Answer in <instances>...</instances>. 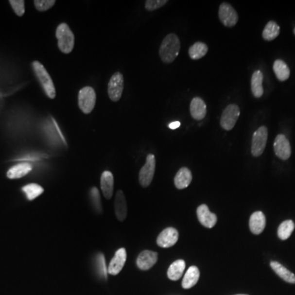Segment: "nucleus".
I'll use <instances>...</instances> for the list:
<instances>
[{
	"label": "nucleus",
	"instance_id": "nucleus-17",
	"mask_svg": "<svg viewBox=\"0 0 295 295\" xmlns=\"http://www.w3.org/2000/svg\"><path fill=\"white\" fill-rule=\"evenodd\" d=\"M114 207H115L116 217L120 222H123L127 216V204H126L125 194L121 191H118L117 192Z\"/></svg>",
	"mask_w": 295,
	"mask_h": 295
},
{
	"label": "nucleus",
	"instance_id": "nucleus-2",
	"mask_svg": "<svg viewBox=\"0 0 295 295\" xmlns=\"http://www.w3.org/2000/svg\"><path fill=\"white\" fill-rule=\"evenodd\" d=\"M32 68L46 95L51 100L54 99L56 97L54 84L44 65L38 61H34L32 63Z\"/></svg>",
	"mask_w": 295,
	"mask_h": 295
},
{
	"label": "nucleus",
	"instance_id": "nucleus-26",
	"mask_svg": "<svg viewBox=\"0 0 295 295\" xmlns=\"http://www.w3.org/2000/svg\"><path fill=\"white\" fill-rule=\"evenodd\" d=\"M208 51V47L205 43L196 42L189 49V55L191 59L199 60L200 58H204Z\"/></svg>",
	"mask_w": 295,
	"mask_h": 295
},
{
	"label": "nucleus",
	"instance_id": "nucleus-9",
	"mask_svg": "<svg viewBox=\"0 0 295 295\" xmlns=\"http://www.w3.org/2000/svg\"><path fill=\"white\" fill-rule=\"evenodd\" d=\"M220 21L226 27H233L237 24L239 17L235 8L230 3H222L219 7L218 12Z\"/></svg>",
	"mask_w": 295,
	"mask_h": 295
},
{
	"label": "nucleus",
	"instance_id": "nucleus-12",
	"mask_svg": "<svg viewBox=\"0 0 295 295\" xmlns=\"http://www.w3.org/2000/svg\"><path fill=\"white\" fill-rule=\"evenodd\" d=\"M197 217L199 222L204 227L212 229L217 224V217L216 214L210 212L208 207L206 204H202L197 208Z\"/></svg>",
	"mask_w": 295,
	"mask_h": 295
},
{
	"label": "nucleus",
	"instance_id": "nucleus-23",
	"mask_svg": "<svg viewBox=\"0 0 295 295\" xmlns=\"http://www.w3.org/2000/svg\"><path fill=\"white\" fill-rule=\"evenodd\" d=\"M32 165L27 162H22L11 167L7 173V176L9 179H18L27 175L28 173L32 172Z\"/></svg>",
	"mask_w": 295,
	"mask_h": 295
},
{
	"label": "nucleus",
	"instance_id": "nucleus-27",
	"mask_svg": "<svg viewBox=\"0 0 295 295\" xmlns=\"http://www.w3.org/2000/svg\"><path fill=\"white\" fill-rule=\"evenodd\" d=\"M279 31L280 28L279 25L276 21H270L264 28L262 32V38L267 41H272L279 35Z\"/></svg>",
	"mask_w": 295,
	"mask_h": 295
},
{
	"label": "nucleus",
	"instance_id": "nucleus-8",
	"mask_svg": "<svg viewBox=\"0 0 295 295\" xmlns=\"http://www.w3.org/2000/svg\"><path fill=\"white\" fill-rule=\"evenodd\" d=\"M124 89V78L122 74L118 71L112 75L108 82L107 93L112 102H118L122 95Z\"/></svg>",
	"mask_w": 295,
	"mask_h": 295
},
{
	"label": "nucleus",
	"instance_id": "nucleus-16",
	"mask_svg": "<svg viewBox=\"0 0 295 295\" xmlns=\"http://www.w3.org/2000/svg\"><path fill=\"white\" fill-rule=\"evenodd\" d=\"M190 111L192 118L194 120H204L207 114L206 104L201 98L195 97L191 102Z\"/></svg>",
	"mask_w": 295,
	"mask_h": 295
},
{
	"label": "nucleus",
	"instance_id": "nucleus-7",
	"mask_svg": "<svg viewBox=\"0 0 295 295\" xmlns=\"http://www.w3.org/2000/svg\"><path fill=\"white\" fill-rule=\"evenodd\" d=\"M268 138V131L266 126H261L254 132L252 139L251 152L254 157H259L263 154Z\"/></svg>",
	"mask_w": 295,
	"mask_h": 295
},
{
	"label": "nucleus",
	"instance_id": "nucleus-22",
	"mask_svg": "<svg viewBox=\"0 0 295 295\" xmlns=\"http://www.w3.org/2000/svg\"><path fill=\"white\" fill-rule=\"evenodd\" d=\"M270 266L272 270L276 272L277 276H279L281 279H284L286 282L290 284H295V275L289 270L278 262V261H272L270 263Z\"/></svg>",
	"mask_w": 295,
	"mask_h": 295
},
{
	"label": "nucleus",
	"instance_id": "nucleus-13",
	"mask_svg": "<svg viewBox=\"0 0 295 295\" xmlns=\"http://www.w3.org/2000/svg\"><path fill=\"white\" fill-rule=\"evenodd\" d=\"M126 261V250L124 248H121L116 252L115 256L111 260L107 272L112 276H117L122 270L123 266Z\"/></svg>",
	"mask_w": 295,
	"mask_h": 295
},
{
	"label": "nucleus",
	"instance_id": "nucleus-4",
	"mask_svg": "<svg viewBox=\"0 0 295 295\" xmlns=\"http://www.w3.org/2000/svg\"><path fill=\"white\" fill-rule=\"evenodd\" d=\"M95 104H96V93L92 87H84L79 91V107L85 114L90 113L94 110Z\"/></svg>",
	"mask_w": 295,
	"mask_h": 295
},
{
	"label": "nucleus",
	"instance_id": "nucleus-3",
	"mask_svg": "<svg viewBox=\"0 0 295 295\" xmlns=\"http://www.w3.org/2000/svg\"><path fill=\"white\" fill-rule=\"evenodd\" d=\"M58 49L63 53H70L73 50L75 36L67 23H61L56 30Z\"/></svg>",
	"mask_w": 295,
	"mask_h": 295
},
{
	"label": "nucleus",
	"instance_id": "nucleus-30",
	"mask_svg": "<svg viewBox=\"0 0 295 295\" xmlns=\"http://www.w3.org/2000/svg\"><path fill=\"white\" fill-rule=\"evenodd\" d=\"M56 3L55 0H35V7L39 12H45Z\"/></svg>",
	"mask_w": 295,
	"mask_h": 295
},
{
	"label": "nucleus",
	"instance_id": "nucleus-31",
	"mask_svg": "<svg viewBox=\"0 0 295 295\" xmlns=\"http://www.w3.org/2000/svg\"><path fill=\"white\" fill-rule=\"evenodd\" d=\"M90 198H91L92 203L94 204V208H96L97 211L99 212H101V210H102L101 199H100V192L96 187H93L90 190Z\"/></svg>",
	"mask_w": 295,
	"mask_h": 295
},
{
	"label": "nucleus",
	"instance_id": "nucleus-15",
	"mask_svg": "<svg viewBox=\"0 0 295 295\" xmlns=\"http://www.w3.org/2000/svg\"><path fill=\"white\" fill-rule=\"evenodd\" d=\"M266 227V217L263 212H255L249 218V229L254 235H260Z\"/></svg>",
	"mask_w": 295,
	"mask_h": 295
},
{
	"label": "nucleus",
	"instance_id": "nucleus-32",
	"mask_svg": "<svg viewBox=\"0 0 295 295\" xmlns=\"http://www.w3.org/2000/svg\"><path fill=\"white\" fill-rule=\"evenodd\" d=\"M9 3L17 16H23L25 13V2L23 0H10Z\"/></svg>",
	"mask_w": 295,
	"mask_h": 295
},
{
	"label": "nucleus",
	"instance_id": "nucleus-6",
	"mask_svg": "<svg viewBox=\"0 0 295 295\" xmlns=\"http://www.w3.org/2000/svg\"><path fill=\"white\" fill-rule=\"evenodd\" d=\"M241 115V109L236 104L228 105L222 112L221 118V126L226 131H231L235 127L238 119Z\"/></svg>",
	"mask_w": 295,
	"mask_h": 295
},
{
	"label": "nucleus",
	"instance_id": "nucleus-19",
	"mask_svg": "<svg viewBox=\"0 0 295 295\" xmlns=\"http://www.w3.org/2000/svg\"><path fill=\"white\" fill-rule=\"evenodd\" d=\"M101 190L103 194L107 199L112 198L113 193V187H114V178L112 173L108 171H105L101 175Z\"/></svg>",
	"mask_w": 295,
	"mask_h": 295
},
{
	"label": "nucleus",
	"instance_id": "nucleus-10",
	"mask_svg": "<svg viewBox=\"0 0 295 295\" xmlns=\"http://www.w3.org/2000/svg\"><path fill=\"white\" fill-rule=\"evenodd\" d=\"M179 232L175 228L167 227L160 233L157 239V245L161 248H171L177 243Z\"/></svg>",
	"mask_w": 295,
	"mask_h": 295
},
{
	"label": "nucleus",
	"instance_id": "nucleus-34",
	"mask_svg": "<svg viewBox=\"0 0 295 295\" xmlns=\"http://www.w3.org/2000/svg\"><path fill=\"white\" fill-rule=\"evenodd\" d=\"M96 266L99 272L105 278L107 277V270L105 265V259L102 254H98L96 257Z\"/></svg>",
	"mask_w": 295,
	"mask_h": 295
},
{
	"label": "nucleus",
	"instance_id": "nucleus-36",
	"mask_svg": "<svg viewBox=\"0 0 295 295\" xmlns=\"http://www.w3.org/2000/svg\"><path fill=\"white\" fill-rule=\"evenodd\" d=\"M294 34L295 35V29H294Z\"/></svg>",
	"mask_w": 295,
	"mask_h": 295
},
{
	"label": "nucleus",
	"instance_id": "nucleus-21",
	"mask_svg": "<svg viewBox=\"0 0 295 295\" xmlns=\"http://www.w3.org/2000/svg\"><path fill=\"white\" fill-rule=\"evenodd\" d=\"M262 81H263V74L260 70L254 71L251 78V90L255 98L259 99L261 98L263 94V87H262Z\"/></svg>",
	"mask_w": 295,
	"mask_h": 295
},
{
	"label": "nucleus",
	"instance_id": "nucleus-1",
	"mask_svg": "<svg viewBox=\"0 0 295 295\" xmlns=\"http://www.w3.org/2000/svg\"><path fill=\"white\" fill-rule=\"evenodd\" d=\"M180 50L179 37L175 34L167 35L162 40L159 49V56L164 63H172L177 58Z\"/></svg>",
	"mask_w": 295,
	"mask_h": 295
},
{
	"label": "nucleus",
	"instance_id": "nucleus-5",
	"mask_svg": "<svg viewBox=\"0 0 295 295\" xmlns=\"http://www.w3.org/2000/svg\"><path fill=\"white\" fill-rule=\"evenodd\" d=\"M156 169V159L154 154H149L147 156L146 162L143 166L139 173V181L142 187L146 188L150 186L154 179V173Z\"/></svg>",
	"mask_w": 295,
	"mask_h": 295
},
{
	"label": "nucleus",
	"instance_id": "nucleus-14",
	"mask_svg": "<svg viewBox=\"0 0 295 295\" xmlns=\"http://www.w3.org/2000/svg\"><path fill=\"white\" fill-rule=\"evenodd\" d=\"M157 261V254L154 251L144 250L141 252L136 260L139 269L147 271L152 268Z\"/></svg>",
	"mask_w": 295,
	"mask_h": 295
},
{
	"label": "nucleus",
	"instance_id": "nucleus-24",
	"mask_svg": "<svg viewBox=\"0 0 295 295\" xmlns=\"http://www.w3.org/2000/svg\"><path fill=\"white\" fill-rule=\"evenodd\" d=\"M186 269V261L182 259H179L171 264L167 270V277L173 281L180 279Z\"/></svg>",
	"mask_w": 295,
	"mask_h": 295
},
{
	"label": "nucleus",
	"instance_id": "nucleus-33",
	"mask_svg": "<svg viewBox=\"0 0 295 295\" xmlns=\"http://www.w3.org/2000/svg\"><path fill=\"white\" fill-rule=\"evenodd\" d=\"M167 2V0H147L145 2V9L149 12L157 10L166 5Z\"/></svg>",
	"mask_w": 295,
	"mask_h": 295
},
{
	"label": "nucleus",
	"instance_id": "nucleus-11",
	"mask_svg": "<svg viewBox=\"0 0 295 295\" xmlns=\"http://www.w3.org/2000/svg\"><path fill=\"white\" fill-rule=\"evenodd\" d=\"M274 151L277 157L281 160H287L291 155L290 142L285 135H278L274 142Z\"/></svg>",
	"mask_w": 295,
	"mask_h": 295
},
{
	"label": "nucleus",
	"instance_id": "nucleus-20",
	"mask_svg": "<svg viewBox=\"0 0 295 295\" xmlns=\"http://www.w3.org/2000/svg\"><path fill=\"white\" fill-rule=\"evenodd\" d=\"M200 277L199 269L195 266H191L184 276L182 287L186 290L193 287L198 283Z\"/></svg>",
	"mask_w": 295,
	"mask_h": 295
},
{
	"label": "nucleus",
	"instance_id": "nucleus-29",
	"mask_svg": "<svg viewBox=\"0 0 295 295\" xmlns=\"http://www.w3.org/2000/svg\"><path fill=\"white\" fill-rule=\"evenodd\" d=\"M22 191L26 194L27 199L32 201L44 193V189L38 184L32 183L24 186Z\"/></svg>",
	"mask_w": 295,
	"mask_h": 295
},
{
	"label": "nucleus",
	"instance_id": "nucleus-25",
	"mask_svg": "<svg viewBox=\"0 0 295 295\" xmlns=\"http://www.w3.org/2000/svg\"><path fill=\"white\" fill-rule=\"evenodd\" d=\"M273 71L279 81H285L290 76V70L287 64L283 60L277 59L273 64Z\"/></svg>",
	"mask_w": 295,
	"mask_h": 295
},
{
	"label": "nucleus",
	"instance_id": "nucleus-18",
	"mask_svg": "<svg viewBox=\"0 0 295 295\" xmlns=\"http://www.w3.org/2000/svg\"><path fill=\"white\" fill-rule=\"evenodd\" d=\"M191 181H192V173L187 167H181L180 170L178 171L174 179L175 186L178 190L187 188L191 185Z\"/></svg>",
	"mask_w": 295,
	"mask_h": 295
},
{
	"label": "nucleus",
	"instance_id": "nucleus-37",
	"mask_svg": "<svg viewBox=\"0 0 295 295\" xmlns=\"http://www.w3.org/2000/svg\"></svg>",
	"mask_w": 295,
	"mask_h": 295
},
{
	"label": "nucleus",
	"instance_id": "nucleus-35",
	"mask_svg": "<svg viewBox=\"0 0 295 295\" xmlns=\"http://www.w3.org/2000/svg\"><path fill=\"white\" fill-rule=\"evenodd\" d=\"M180 126V121H173V122L170 123L169 124V128L172 129V130H175V129L179 128Z\"/></svg>",
	"mask_w": 295,
	"mask_h": 295
},
{
	"label": "nucleus",
	"instance_id": "nucleus-28",
	"mask_svg": "<svg viewBox=\"0 0 295 295\" xmlns=\"http://www.w3.org/2000/svg\"><path fill=\"white\" fill-rule=\"evenodd\" d=\"M295 228V222H293L292 220H287V221L283 222L281 224L279 225L278 230H277L278 237L281 241H286L290 237V235H292Z\"/></svg>",
	"mask_w": 295,
	"mask_h": 295
}]
</instances>
